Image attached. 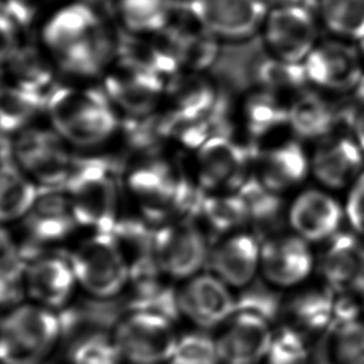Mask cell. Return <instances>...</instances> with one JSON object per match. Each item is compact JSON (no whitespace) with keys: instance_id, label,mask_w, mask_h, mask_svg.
I'll return each instance as SVG.
<instances>
[{"instance_id":"1","label":"cell","mask_w":364,"mask_h":364,"mask_svg":"<svg viewBox=\"0 0 364 364\" xmlns=\"http://www.w3.org/2000/svg\"><path fill=\"white\" fill-rule=\"evenodd\" d=\"M80 230L110 232L122 216V182L104 157H76L64 185Z\"/></svg>"},{"instance_id":"2","label":"cell","mask_w":364,"mask_h":364,"mask_svg":"<svg viewBox=\"0 0 364 364\" xmlns=\"http://www.w3.org/2000/svg\"><path fill=\"white\" fill-rule=\"evenodd\" d=\"M112 105L104 90L56 86L48 95L46 110L54 130L65 141L95 146L109 140L119 127Z\"/></svg>"},{"instance_id":"3","label":"cell","mask_w":364,"mask_h":364,"mask_svg":"<svg viewBox=\"0 0 364 364\" xmlns=\"http://www.w3.org/2000/svg\"><path fill=\"white\" fill-rule=\"evenodd\" d=\"M58 312L31 302L1 312L0 364H44L60 343Z\"/></svg>"},{"instance_id":"4","label":"cell","mask_w":364,"mask_h":364,"mask_svg":"<svg viewBox=\"0 0 364 364\" xmlns=\"http://www.w3.org/2000/svg\"><path fill=\"white\" fill-rule=\"evenodd\" d=\"M68 258L79 289L92 299H117L129 287L130 269L112 231H86Z\"/></svg>"},{"instance_id":"5","label":"cell","mask_w":364,"mask_h":364,"mask_svg":"<svg viewBox=\"0 0 364 364\" xmlns=\"http://www.w3.org/2000/svg\"><path fill=\"white\" fill-rule=\"evenodd\" d=\"M112 333L124 364H168L178 339L173 319L142 309L124 314Z\"/></svg>"},{"instance_id":"6","label":"cell","mask_w":364,"mask_h":364,"mask_svg":"<svg viewBox=\"0 0 364 364\" xmlns=\"http://www.w3.org/2000/svg\"><path fill=\"white\" fill-rule=\"evenodd\" d=\"M13 157L39 188L64 186L76 159L55 130L41 127H28L18 134Z\"/></svg>"},{"instance_id":"7","label":"cell","mask_w":364,"mask_h":364,"mask_svg":"<svg viewBox=\"0 0 364 364\" xmlns=\"http://www.w3.org/2000/svg\"><path fill=\"white\" fill-rule=\"evenodd\" d=\"M152 255L167 279H191L208 261V243L195 223H167L155 226Z\"/></svg>"},{"instance_id":"8","label":"cell","mask_w":364,"mask_h":364,"mask_svg":"<svg viewBox=\"0 0 364 364\" xmlns=\"http://www.w3.org/2000/svg\"><path fill=\"white\" fill-rule=\"evenodd\" d=\"M26 241L36 247H56L80 230L64 186L39 188L36 201L21 223Z\"/></svg>"},{"instance_id":"9","label":"cell","mask_w":364,"mask_h":364,"mask_svg":"<svg viewBox=\"0 0 364 364\" xmlns=\"http://www.w3.org/2000/svg\"><path fill=\"white\" fill-rule=\"evenodd\" d=\"M26 289L28 302L59 312L79 286L68 256L44 252L26 258Z\"/></svg>"},{"instance_id":"10","label":"cell","mask_w":364,"mask_h":364,"mask_svg":"<svg viewBox=\"0 0 364 364\" xmlns=\"http://www.w3.org/2000/svg\"><path fill=\"white\" fill-rule=\"evenodd\" d=\"M183 3L205 31L223 38H251L266 16L262 0H185Z\"/></svg>"},{"instance_id":"11","label":"cell","mask_w":364,"mask_h":364,"mask_svg":"<svg viewBox=\"0 0 364 364\" xmlns=\"http://www.w3.org/2000/svg\"><path fill=\"white\" fill-rule=\"evenodd\" d=\"M256 149L245 147L232 141L231 137H213L200 147L198 178L200 188L208 191L235 190L247 178V168Z\"/></svg>"},{"instance_id":"12","label":"cell","mask_w":364,"mask_h":364,"mask_svg":"<svg viewBox=\"0 0 364 364\" xmlns=\"http://www.w3.org/2000/svg\"><path fill=\"white\" fill-rule=\"evenodd\" d=\"M177 304L180 316L201 328H213L235 314L236 299L215 274H196L177 289Z\"/></svg>"},{"instance_id":"13","label":"cell","mask_w":364,"mask_h":364,"mask_svg":"<svg viewBox=\"0 0 364 364\" xmlns=\"http://www.w3.org/2000/svg\"><path fill=\"white\" fill-rule=\"evenodd\" d=\"M309 243L296 233H276L261 242V271L268 284L292 287L304 282L314 268Z\"/></svg>"},{"instance_id":"14","label":"cell","mask_w":364,"mask_h":364,"mask_svg":"<svg viewBox=\"0 0 364 364\" xmlns=\"http://www.w3.org/2000/svg\"><path fill=\"white\" fill-rule=\"evenodd\" d=\"M271 323L257 314L235 312L216 338L221 364H257L272 339Z\"/></svg>"},{"instance_id":"15","label":"cell","mask_w":364,"mask_h":364,"mask_svg":"<svg viewBox=\"0 0 364 364\" xmlns=\"http://www.w3.org/2000/svg\"><path fill=\"white\" fill-rule=\"evenodd\" d=\"M268 59L262 38L251 36L220 48L210 70L228 94L243 92L259 85L261 70Z\"/></svg>"},{"instance_id":"16","label":"cell","mask_w":364,"mask_h":364,"mask_svg":"<svg viewBox=\"0 0 364 364\" xmlns=\"http://www.w3.org/2000/svg\"><path fill=\"white\" fill-rule=\"evenodd\" d=\"M208 263L228 286L245 289L261 269V241L253 233H231L210 251Z\"/></svg>"},{"instance_id":"17","label":"cell","mask_w":364,"mask_h":364,"mask_svg":"<svg viewBox=\"0 0 364 364\" xmlns=\"http://www.w3.org/2000/svg\"><path fill=\"white\" fill-rule=\"evenodd\" d=\"M266 39L281 60L299 63L311 54L316 41L314 18L304 6L279 8L268 18Z\"/></svg>"},{"instance_id":"18","label":"cell","mask_w":364,"mask_h":364,"mask_svg":"<svg viewBox=\"0 0 364 364\" xmlns=\"http://www.w3.org/2000/svg\"><path fill=\"white\" fill-rule=\"evenodd\" d=\"M104 91L114 105L122 109L129 117L151 114L164 91L161 76L134 66H119L109 74Z\"/></svg>"},{"instance_id":"19","label":"cell","mask_w":364,"mask_h":364,"mask_svg":"<svg viewBox=\"0 0 364 364\" xmlns=\"http://www.w3.org/2000/svg\"><path fill=\"white\" fill-rule=\"evenodd\" d=\"M343 210L333 198L318 190L301 193L289 208L294 233L307 242L328 241L339 232Z\"/></svg>"},{"instance_id":"20","label":"cell","mask_w":364,"mask_h":364,"mask_svg":"<svg viewBox=\"0 0 364 364\" xmlns=\"http://www.w3.org/2000/svg\"><path fill=\"white\" fill-rule=\"evenodd\" d=\"M326 287L334 294L353 289L364 279V243L353 233L338 232L329 238L319 261Z\"/></svg>"},{"instance_id":"21","label":"cell","mask_w":364,"mask_h":364,"mask_svg":"<svg viewBox=\"0 0 364 364\" xmlns=\"http://www.w3.org/2000/svg\"><path fill=\"white\" fill-rule=\"evenodd\" d=\"M304 69L309 80L333 90L355 87L363 76L357 50L341 43H328L311 51Z\"/></svg>"},{"instance_id":"22","label":"cell","mask_w":364,"mask_h":364,"mask_svg":"<svg viewBox=\"0 0 364 364\" xmlns=\"http://www.w3.org/2000/svg\"><path fill=\"white\" fill-rule=\"evenodd\" d=\"M104 24L94 8L85 3H73L51 16L43 28V41L58 56L77 46Z\"/></svg>"},{"instance_id":"23","label":"cell","mask_w":364,"mask_h":364,"mask_svg":"<svg viewBox=\"0 0 364 364\" xmlns=\"http://www.w3.org/2000/svg\"><path fill=\"white\" fill-rule=\"evenodd\" d=\"M117 55V38L102 24L77 46L58 56V61L71 75L92 77L100 75Z\"/></svg>"},{"instance_id":"24","label":"cell","mask_w":364,"mask_h":364,"mask_svg":"<svg viewBox=\"0 0 364 364\" xmlns=\"http://www.w3.org/2000/svg\"><path fill=\"white\" fill-rule=\"evenodd\" d=\"M307 168L302 147L296 142H289L262 155L258 178L264 186L281 193L304 181Z\"/></svg>"},{"instance_id":"25","label":"cell","mask_w":364,"mask_h":364,"mask_svg":"<svg viewBox=\"0 0 364 364\" xmlns=\"http://www.w3.org/2000/svg\"><path fill=\"white\" fill-rule=\"evenodd\" d=\"M363 164L359 147L349 139H338L321 147L314 161V171L327 188H342L358 173Z\"/></svg>"},{"instance_id":"26","label":"cell","mask_w":364,"mask_h":364,"mask_svg":"<svg viewBox=\"0 0 364 364\" xmlns=\"http://www.w3.org/2000/svg\"><path fill=\"white\" fill-rule=\"evenodd\" d=\"M289 326L309 336L329 329L334 314V292L328 287L309 289L284 304Z\"/></svg>"},{"instance_id":"27","label":"cell","mask_w":364,"mask_h":364,"mask_svg":"<svg viewBox=\"0 0 364 364\" xmlns=\"http://www.w3.org/2000/svg\"><path fill=\"white\" fill-rule=\"evenodd\" d=\"M38 193L39 186L16 162L0 164V223L11 226L21 223Z\"/></svg>"},{"instance_id":"28","label":"cell","mask_w":364,"mask_h":364,"mask_svg":"<svg viewBox=\"0 0 364 364\" xmlns=\"http://www.w3.org/2000/svg\"><path fill=\"white\" fill-rule=\"evenodd\" d=\"M235 193L245 203L248 225L256 231V236L267 238L276 235L284 211L279 193L264 186L258 177H247Z\"/></svg>"},{"instance_id":"29","label":"cell","mask_w":364,"mask_h":364,"mask_svg":"<svg viewBox=\"0 0 364 364\" xmlns=\"http://www.w3.org/2000/svg\"><path fill=\"white\" fill-rule=\"evenodd\" d=\"M48 97L23 86L0 85V132L19 134L31 127L43 110Z\"/></svg>"},{"instance_id":"30","label":"cell","mask_w":364,"mask_h":364,"mask_svg":"<svg viewBox=\"0 0 364 364\" xmlns=\"http://www.w3.org/2000/svg\"><path fill=\"white\" fill-rule=\"evenodd\" d=\"M339 120V112L322 97L309 92L294 102L289 110V122L302 137L324 136Z\"/></svg>"},{"instance_id":"31","label":"cell","mask_w":364,"mask_h":364,"mask_svg":"<svg viewBox=\"0 0 364 364\" xmlns=\"http://www.w3.org/2000/svg\"><path fill=\"white\" fill-rule=\"evenodd\" d=\"M176 0H119V16L132 34L161 31L172 21Z\"/></svg>"},{"instance_id":"32","label":"cell","mask_w":364,"mask_h":364,"mask_svg":"<svg viewBox=\"0 0 364 364\" xmlns=\"http://www.w3.org/2000/svg\"><path fill=\"white\" fill-rule=\"evenodd\" d=\"M176 99L172 114L181 122H193L205 117L218 99V94L208 81L198 76H176L171 84Z\"/></svg>"},{"instance_id":"33","label":"cell","mask_w":364,"mask_h":364,"mask_svg":"<svg viewBox=\"0 0 364 364\" xmlns=\"http://www.w3.org/2000/svg\"><path fill=\"white\" fill-rule=\"evenodd\" d=\"M6 63L16 85L41 92L46 97L54 89L53 69L36 48L18 46V49Z\"/></svg>"},{"instance_id":"34","label":"cell","mask_w":364,"mask_h":364,"mask_svg":"<svg viewBox=\"0 0 364 364\" xmlns=\"http://www.w3.org/2000/svg\"><path fill=\"white\" fill-rule=\"evenodd\" d=\"M201 218L208 228L220 235L237 232L248 225L247 213L237 193L228 195H206Z\"/></svg>"},{"instance_id":"35","label":"cell","mask_w":364,"mask_h":364,"mask_svg":"<svg viewBox=\"0 0 364 364\" xmlns=\"http://www.w3.org/2000/svg\"><path fill=\"white\" fill-rule=\"evenodd\" d=\"M70 364H124L112 331L99 329L79 334L69 347Z\"/></svg>"},{"instance_id":"36","label":"cell","mask_w":364,"mask_h":364,"mask_svg":"<svg viewBox=\"0 0 364 364\" xmlns=\"http://www.w3.org/2000/svg\"><path fill=\"white\" fill-rule=\"evenodd\" d=\"M246 119L251 135L261 137L289 122V110L273 95L272 91H258L248 97Z\"/></svg>"},{"instance_id":"37","label":"cell","mask_w":364,"mask_h":364,"mask_svg":"<svg viewBox=\"0 0 364 364\" xmlns=\"http://www.w3.org/2000/svg\"><path fill=\"white\" fill-rule=\"evenodd\" d=\"M326 26L338 36L364 38V0H321Z\"/></svg>"},{"instance_id":"38","label":"cell","mask_w":364,"mask_h":364,"mask_svg":"<svg viewBox=\"0 0 364 364\" xmlns=\"http://www.w3.org/2000/svg\"><path fill=\"white\" fill-rule=\"evenodd\" d=\"M309 358L307 336L289 324L273 332L268 348V364H306Z\"/></svg>"},{"instance_id":"39","label":"cell","mask_w":364,"mask_h":364,"mask_svg":"<svg viewBox=\"0 0 364 364\" xmlns=\"http://www.w3.org/2000/svg\"><path fill=\"white\" fill-rule=\"evenodd\" d=\"M329 331L334 364H364V321L336 324Z\"/></svg>"},{"instance_id":"40","label":"cell","mask_w":364,"mask_h":364,"mask_svg":"<svg viewBox=\"0 0 364 364\" xmlns=\"http://www.w3.org/2000/svg\"><path fill=\"white\" fill-rule=\"evenodd\" d=\"M125 136L134 150L144 152L156 151L164 139L168 137L165 115L130 117L125 122Z\"/></svg>"},{"instance_id":"41","label":"cell","mask_w":364,"mask_h":364,"mask_svg":"<svg viewBox=\"0 0 364 364\" xmlns=\"http://www.w3.org/2000/svg\"><path fill=\"white\" fill-rule=\"evenodd\" d=\"M168 364H221L216 338L203 332L178 337Z\"/></svg>"},{"instance_id":"42","label":"cell","mask_w":364,"mask_h":364,"mask_svg":"<svg viewBox=\"0 0 364 364\" xmlns=\"http://www.w3.org/2000/svg\"><path fill=\"white\" fill-rule=\"evenodd\" d=\"M284 304L271 287L252 282L242 289V292L236 299L235 312L257 314L272 323L284 314Z\"/></svg>"},{"instance_id":"43","label":"cell","mask_w":364,"mask_h":364,"mask_svg":"<svg viewBox=\"0 0 364 364\" xmlns=\"http://www.w3.org/2000/svg\"><path fill=\"white\" fill-rule=\"evenodd\" d=\"M307 80L309 76L304 65L269 58L261 70L259 85L269 91L289 90L302 87Z\"/></svg>"},{"instance_id":"44","label":"cell","mask_w":364,"mask_h":364,"mask_svg":"<svg viewBox=\"0 0 364 364\" xmlns=\"http://www.w3.org/2000/svg\"><path fill=\"white\" fill-rule=\"evenodd\" d=\"M26 258L0 266V311L6 312L24 304L26 299Z\"/></svg>"},{"instance_id":"45","label":"cell","mask_w":364,"mask_h":364,"mask_svg":"<svg viewBox=\"0 0 364 364\" xmlns=\"http://www.w3.org/2000/svg\"><path fill=\"white\" fill-rule=\"evenodd\" d=\"M346 213L354 231L364 238V172L354 182L350 190Z\"/></svg>"},{"instance_id":"46","label":"cell","mask_w":364,"mask_h":364,"mask_svg":"<svg viewBox=\"0 0 364 364\" xmlns=\"http://www.w3.org/2000/svg\"><path fill=\"white\" fill-rule=\"evenodd\" d=\"M16 21L0 11V65L11 59L14 51L18 49L19 38Z\"/></svg>"},{"instance_id":"47","label":"cell","mask_w":364,"mask_h":364,"mask_svg":"<svg viewBox=\"0 0 364 364\" xmlns=\"http://www.w3.org/2000/svg\"><path fill=\"white\" fill-rule=\"evenodd\" d=\"M21 257L24 256L16 235L9 226L0 223V266Z\"/></svg>"},{"instance_id":"48","label":"cell","mask_w":364,"mask_h":364,"mask_svg":"<svg viewBox=\"0 0 364 364\" xmlns=\"http://www.w3.org/2000/svg\"><path fill=\"white\" fill-rule=\"evenodd\" d=\"M8 136L9 135L0 132V164L11 161L13 157V142Z\"/></svg>"},{"instance_id":"49","label":"cell","mask_w":364,"mask_h":364,"mask_svg":"<svg viewBox=\"0 0 364 364\" xmlns=\"http://www.w3.org/2000/svg\"><path fill=\"white\" fill-rule=\"evenodd\" d=\"M352 127H353L360 146L364 149V109L359 110L358 112H354Z\"/></svg>"},{"instance_id":"50","label":"cell","mask_w":364,"mask_h":364,"mask_svg":"<svg viewBox=\"0 0 364 364\" xmlns=\"http://www.w3.org/2000/svg\"><path fill=\"white\" fill-rule=\"evenodd\" d=\"M357 87V90H355V94H357V97H358L360 102H364V75L362 76V79L358 82V85L355 86Z\"/></svg>"},{"instance_id":"51","label":"cell","mask_w":364,"mask_h":364,"mask_svg":"<svg viewBox=\"0 0 364 364\" xmlns=\"http://www.w3.org/2000/svg\"><path fill=\"white\" fill-rule=\"evenodd\" d=\"M273 1H279V3H299V1H307V3H311V0H273Z\"/></svg>"},{"instance_id":"52","label":"cell","mask_w":364,"mask_h":364,"mask_svg":"<svg viewBox=\"0 0 364 364\" xmlns=\"http://www.w3.org/2000/svg\"><path fill=\"white\" fill-rule=\"evenodd\" d=\"M360 50H362V54H363L364 58V38L362 39V43H360Z\"/></svg>"},{"instance_id":"53","label":"cell","mask_w":364,"mask_h":364,"mask_svg":"<svg viewBox=\"0 0 364 364\" xmlns=\"http://www.w3.org/2000/svg\"><path fill=\"white\" fill-rule=\"evenodd\" d=\"M311 1H314V0H311Z\"/></svg>"},{"instance_id":"54","label":"cell","mask_w":364,"mask_h":364,"mask_svg":"<svg viewBox=\"0 0 364 364\" xmlns=\"http://www.w3.org/2000/svg\"><path fill=\"white\" fill-rule=\"evenodd\" d=\"M323 364H326V363H323Z\"/></svg>"}]
</instances>
